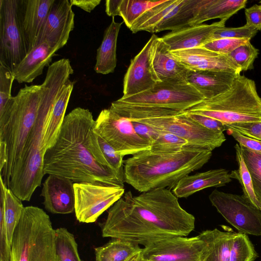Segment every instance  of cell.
<instances>
[{
	"instance_id": "51",
	"label": "cell",
	"mask_w": 261,
	"mask_h": 261,
	"mask_svg": "<svg viewBox=\"0 0 261 261\" xmlns=\"http://www.w3.org/2000/svg\"><path fill=\"white\" fill-rule=\"evenodd\" d=\"M259 5L261 6V1L259 2Z\"/></svg>"
},
{
	"instance_id": "3",
	"label": "cell",
	"mask_w": 261,
	"mask_h": 261,
	"mask_svg": "<svg viewBox=\"0 0 261 261\" xmlns=\"http://www.w3.org/2000/svg\"><path fill=\"white\" fill-rule=\"evenodd\" d=\"M40 89V85H25L0 114V142L5 145L7 154L0 176L8 188L12 169L21 158L36 122Z\"/></svg>"
},
{
	"instance_id": "15",
	"label": "cell",
	"mask_w": 261,
	"mask_h": 261,
	"mask_svg": "<svg viewBox=\"0 0 261 261\" xmlns=\"http://www.w3.org/2000/svg\"><path fill=\"white\" fill-rule=\"evenodd\" d=\"M74 27V13L68 0H55L39 35L38 44L46 42L56 52L67 43Z\"/></svg>"
},
{
	"instance_id": "40",
	"label": "cell",
	"mask_w": 261,
	"mask_h": 261,
	"mask_svg": "<svg viewBox=\"0 0 261 261\" xmlns=\"http://www.w3.org/2000/svg\"><path fill=\"white\" fill-rule=\"evenodd\" d=\"M14 80L12 71L0 64V114L13 99L11 90Z\"/></svg>"
},
{
	"instance_id": "16",
	"label": "cell",
	"mask_w": 261,
	"mask_h": 261,
	"mask_svg": "<svg viewBox=\"0 0 261 261\" xmlns=\"http://www.w3.org/2000/svg\"><path fill=\"white\" fill-rule=\"evenodd\" d=\"M55 0H18L17 18L27 54L38 40Z\"/></svg>"
},
{
	"instance_id": "44",
	"label": "cell",
	"mask_w": 261,
	"mask_h": 261,
	"mask_svg": "<svg viewBox=\"0 0 261 261\" xmlns=\"http://www.w3.org/2000/svg\"><path fill=\"white\" fill-rule=\"evenodd\" d=\"M185 112L191 119L210 130L218 133L226 130L225 125L218 120L201 115Z\"/></svg>"
},
{
	"instance_id": "35",
	"label": "cell",
	"mask_w": 261,
	"mask_h": 261,
	"mask_svg": "<svg viewBox=\"0 0 261 261\" xmlns=\"http://www.w3.org/2000/svg\"><path fill=\"white\" fill-rule=\"evenodd\" d=\"M234 148L239 168L238 170L232 171L230 176L231 179H236L239 181L242 186L243 195L245 197L256 207L261 210V204L257 200L254 191L251 175L241 153L238 144H236Z\"/></svg>"
},
{
	"instance_id": "49",
	"label": "cell",
	"mask_w": 261,
	"mask_h": 261,
	"mask_svg": "<svg viewBox=\"0 0 261 261\" xmlns=\"http://www.w3.org/2000/svg\"><path fill=\"white\" fill-rule=\"evenodd\" d=\"M71 6H75L90 13L101 2L100 0H70Z\"/></svg>"
},
{
	"instance_id": "41",
	"label": "cell",
	"mask_w": 261,
	"mask_h": 261,
	"mask_svg": "<svg viewBox=\"0 0 261 261\" xmlns=\"http://www.w3.org/2000/svg\"><path fill=\"white\" fill-rule=\"evenodd\" d=\"M257 29L245 24L237 28L223 27L214 34L212 41L223 38L248 39L251 40L258 33Z\"/></svg>"
},
{
	"instance_id": "14",
	"label": "cell",
	"mask_w": 261,
	"mask_h": 261,
	"mask_svg": "<svg viewBox=\"0 0 261 261\" xmlns=\"http://www.w3.org/2000/svg\"><path fill=\"white\" fill-rule=\"evenodd\" d=\"M158 37L154 34L130 61L123 79V96L125 98L152 88L160 80L153 65V52Z\"/></svg>"
},
{
	"instance_id": "20",
	"label": "cell",
	"mask_w": 261,
	"mask_h": 261,
	"mask_svg": "<svg viewBox=\"0 0 261 261\" xmlns=\"http://www.w3.org/2000/svg\"><path fill=\"white\" fill-rule=\"evenodd\" d=\"M238 75L224 71L189 70L187 82L194 87L204 99H208L229 89Z\"/></svg>"
},
{
	"instance_id": "31",
	"label": "cell",
	"mask_w": 261,
	"mask_h": 261,
	"mask_svg": "<svg viewBox=\"0 0 261 261\" xmlns=\"http://www.w3.org/2000/svg\"><path fill=\"white\" fill-rule=\"evenodd\" d=\"M0 182V212L3 214L8 239L11 245L14 230L24 207L21 200L5 185L1 176Z\"/></svg>"
},
{
	"instance_id": "32",
	"label": "cell",
	"mask_w": 261,
	"mask_h": 261,
	"mask_svg": "<svg viewBox=\"0 0 261 261\" xmlns=\"http://www.w3.org/2000/svg\"><path fill=\"white\" fill-rule=\"evenodd\" d=\"M142 249L137 243L113 239L104 245L95 248V261H125Z\"/></svg>"
},
{
	"instance_id": "26",
	"label": "cell",
	"mask_w": 261,
	"mask_h": 261,
	"mask_svg": "<svg viewBox=\"0 0 261 261\" xmlns=\"http://www.w3.org/2000/svg\"><path fill=\"white\" fill-rule=\"evenodd\" d=\"M247 0H200L192 25L202 24L214 19L227 21L240 10L245 8Z\"/></svg>"
},
{
	"instance_id": "23",
	"label": "cell",
	"mask_w": 261,
	"mask_h": 261,
	"mask_svg": "<svg viewBox=\"0 0 261 261\" xmlns=\"http://www.w3.org/2000/svg\"><path fill=\"white\" fill-rule=\"evenodd\" d=\"M56 51L46 42L33 48L18 65L12 73L18 83H32L42 74L44 68L50 66Z\"/></svg>"
},
{
	"instance_id": "6",
	"label": "cell",
	"mask_w": 261,
	"mask_h": 261,
	"mask_svg": "<svg viewBox=\"0 0 261 261\" xmlns=\"http://www.w3.org/2000/svg\"><path fill=\"white\" fill-rule=\"evenodd\" d=\"M55 229L49 216L35 206L24 207L11 244V261H57Z\"/></svg>"
},
{
	"instance_id": "10",
	"label": "cell",
	"mask_w": 261,
	"mask_h": 261,
	"mask_svg": "<svg viewBox=\"0 0 261 261\" xmlns=\"http://www.w3.org/2000/svg\"><path fill=\"white\" fill-rule=\"evenodd\" d=\"M75 214L82 223H93L120 199L124 187L100 182H74Z\"/></svg>"
},
{
	"instance_id": "27",
	"label": "cell",
	"mask_w": 261,
	"mask_h": 261,
	"mask_svg": "<svg viewBox=\"0 0 261 261\" xmlns=\"http://www.w3.org/2000/svg\"><path fill=\"white\" fill-rule=\"evenodd\" d=\"M234 234L216 228L200 233L198 237L204 243L202 261H229Z\"/></svg>"
},
{
	"instance_id": "18",
	"label": "cell",
	"mask_w": 261,
	"mask_h": 261,
	"mask_svg": "<svg viewBox=\"0 0 261 261\" xmlns=\"http://www.w3.org/2000/svg\"><path fill=\"white\" fill-rule=\"evenodd\" d=\"M190 70L224 71L240 74L241 69L226 56L203 47L171 51Z\"/></svg>"
},
{
	"instance_id": "43",
	"label": "cell",
	"mask_w": 261,
	"mask_h": 261,
	"mask_svg": "<svg viewBox=\"0 0 261 261\" xmlns=\"http://www.w3.org/2000/svg\"><path fill=\"white\" fill-rule=\"evenodd\" d=\"M226 130L231 129L241 134L261 141V121L225 125Z\"/></svg>"
},
{
	"instance_id": "30",
	"label": "cell",
	"mask_w": 261,
	"mask_h": 261,
	"mask_svg": "<svg viewBox=\"0 0 261 261\" xmlns=\"http://www.w3.org/2000/svg\"><path fill=\"white\" fill-rule=\"evenodd\" d=\"M200 0H180L154 29L153 33L171 31L192 25L196 15Z\"/></svg>"
},
{
	"instance_id": "45",
	"label": "cell",
	"mask_w": 261,
	"mask_h": 261,
	"mask_svg": "<svg viewBox=\"0 0 261 261\" xmlns=\"http://www.w3.org/2000/svg\"><path fill=\"white\" fill-rule=\"evenodd\" d=\"M228 135L231 136L240 145L256 152L261 153V141L244 136L237 131L226 129Z\"/></svg>"
},
{
	"instance_id": "12",
	"label": "cell",
	"mask_w": 261,
	"mask_h": 261,
	"mask_svg": "<svg viewBox=\"0 0 261 261\" xmlns=\"http://www.w3.org/2000/svg\"><path fill=\"white\" fill-rule=\"evenodd\" d=\"M17 6L18 0H0V64L12 72L27 55Z\"/></svg>"
},
{
	"instance_id": "50",
	"label": "cell",
	"mask_w": 261,
	"mask_h": 261,
	"mask_svg": "<svg viewBox=\"0 0 261 261\" xmlns=\"http://www.w3.org/2000/svg\"><path fill=\"white\" fill-rule=\"evenodd\" d=\"M141 251L133 254L125 261H145L142 256Z\"/></svg>"
},
{
	"instance_id": "21",
	"label": "cell",
	"mask_w": 261,
	"mask_h": 261,
	"mask_svg": "<svg viewBox=\"0 0 261 261\" xmlns=\"http://www.w3.org/2000/svg\"><path fill=\"white\" fill-rule=\"evenodd\" d=\"M231 181L227 170H210L183 177L173 188L172 192L177 198H187L204 189L224 186Z\"/></svg>"
},
{
	"instance_id": "8",
	"label": "cell",
	"mask_w": 261,
	"mask_h": 261,
	"mask_svg": "<svg viewBox=\"0 0 261 261\" xmlns=\"http://www.w3.org/2000/svg\"><path fill=\"white\" fill-rule=\"evenodd\" d=\"M94 130L123 156L150 149V144L137 134L133 122L110 108L100 112Z\"/></svg>"
},
{
	"instance_id": "37",
	"label": "cell",
	"mask_w": 261,
	"mask_h": 261,
	"mask_svg": "<svg viewBox=\"0 0 261 261\" xmlns=\"http://www.w3.org/2000/svg\"><path fill=\"white\" fill-rule=\"evenodd\" d=\"M188 146H191L185 139L169 133L160 131L157 138L150 145L149 150L157 153H174Z\"/></svg>"
},
{
	"instance_id": "13",
	"label": "cell",
	"mask_w": 261,
	"mask_h": 261,
	"mask_svg": "<svg viewBox=\"0 0 261 261\" xmlns=\"http://www.w3.org/2000/svg\"><path fill=\"white\" fill-rule=\"evenodd\" d=\"M204 243L198 236H176L152 242L142 249L145 261H202Z\"/></svg>"
},
{
	"instance_id": "4",
	"label": "cell",
	"mask_w": 261,
	"mask_h": 261,
	"mask_svg": "<svg viewBox=\"0 0 261 261\" xmlns=\"http://www.w3.org/2000/svg\"><path fill=\"white\" fill-rule=\"evenodd\" d=\"M57 98L49 93L40 94L36 122L25 144L21 156L12 169L8 188L21 201H30L40 187L44 173L42 142Z\"/></svg>"
},
{
	"instance_id": "48",
	"label": "cell",
	"mask_w": 261,
	"mask_h": 261,
	"mask_svg": "<svg viewBox=\"0 0 261 261\" xmlns=\"http://www.w3.org/2000/svg\"><path fill=\"white\" fill-rule=\"evenodd\" d=\"M246 24L261 30V6L255 4L245 9Z\"/></svg>"
},
{
	"instance_id": "36",
	"label": "cell",
	"mask_w": 261,
	"mask_h": 261,
	"mask_svg": "<svg viewBox=\"0 0 261 261\" xmlns=\"http://www.w3.org/2000/svg\"><path fill=\"white\" fill-rule=\"evenodd\" d=\"M239 148L251 175L256 197L261 204V153L251 151L242 145Z\"/></svg>"
},
{
	"instance_id": "33",
	"label": "cell",
	"mask_w": 261,
	"mask_h": 261,
	"mask_svg": "<svg viewBox=\"0 0 261 261\" xmlns=\"http://www.w3.org/2000/svg\"><path fill=\"white\" fill-rule=\"evenodd\" d=\"M180 2V0H164L144 13L129 30L133 33L142 31L153 33L155 27Z\"/></svg>"
},
{
	"instance_id": "38",
	"label": "cell",
	"mask_w": 261,
	"mask_h": 261,
	"mask_svg": "<svg viewBox=\"0 0 261 261\" xmlns=\"http://www.w3.org/2000/svg\"><path fill=\"white\" fill-rule=\"evenodd\" d=\"M257 256L248 236L243 233H235L229 261H254Z\"/></svg>"
},
{
	"instance_id": "34",
	"label": "cell",
	"mask_w": 261,
	"mask_h": 261,
	"mask_svg": "<svg viewBox=\"0 0 261 261\" xmlns=\"http://www.w3.org/2000/svg\"><path fill=\"white\" fill-rule=\"evenodd\" d=\"M55 243L57 261H83L73 234L63 227L55 229Z\"/></svg>"
},
{
	"instance_id": "29",
	"label": "cell",
	"mask_w": 261,
	"mask_h": 261,
	"mask_svg": "<svg viewBox=\"0 0 261 261\" xmlns=\"http://www.w3.org/2000/svg\"><path fill=\"white\" fill-rule=\"evenodd\" d=\"M164 0H107L106 12L109 16H119L130 29L133 23L151 8L161 4Z\"/></svg>"
},
{
	"instance_id": "5",
	"label": "cell",
	"mask_w": 261,
	"mask_h": 261,
	"mask_svg": "<svg viewBox=\"0 0 261 261\" xmlns=\"http://www.w3.org/2000/svg\"><path fill=\"white\" fill-rule=\"evenodd\" d=\"M187 112L207 116L225 125L261 121V97L254 81L239 74L223 93L202 101Z\"/></svg>"
},
{
	"instance_id": "25",
	"label": "cell",
	"mask_w": 261,
	"mask_h": 261,
	"mask_svg": "<svg viewBox=\"0 0 261 261\" xmlns=\"http://www.w3.org/2000/svg\"><path fill=\"white\" fill-rule=\"evenodd\" d=\"M74 83L69 80L63 86L44 128L42 146L44 152L55 143L65 117Z\"/></svg>"
},
{
	"instance_id": "24",
	"label": "cell",
	"mask_w": 261,
	"mask_h": 261,
	"mask_svg": "<svg viewBox=\"0 0 261 261\" xmlns=\"http://www.w3.org/2000/svg\"><path fill=\"white\" fill-rule=\"evenodd\" d=\"M123 22H117L114 17L104 32L103 39L97 49L94 69L97 73L108 74L114 72L117 65V38Z\"/></svg>"
},
{
	"instance_id": "19",
	"label": "cell",
	"mask_w": 261,
	"mask_h": 261,
	"mask_svg": "<svg viewBox=\"0 0 261 261\" xmlns=\"http://www.w3.org/2000/svg\"><path fill=\"white\" fill-rule=\"evenodd\" d=\"M226 21L191 25L171 31L161 38L171 51L200 47L212 41L215 32L225 27Z\"/></svg>"
},
{
	"instance_id": "2",
	"label": "cell",
	"mask_w": 261,
	"mask_h": 261,
	"mask_svg": "<svg viewBox=\"0 0 261 261\" xmlns=\"http://www.w3.org/2000/svg\"><path fill=\"white\" fill-rule=\"evenodd\" d=\"M212 155V151L192 146L174 153L144 151L125 161L124 182L141 193L172 189L181 178L203 167Z\"/></svg>"
},
{
	"instance_id": "11",
	"label": "cell",
	"mask_w": 261,
	"mask_h": 261,
	"mask_svg": "<svg viewBox=\"0 0 261 261\" xmlns=\"http://www.w3.org/2000/svg\"><path fill=\"white\" fill-rule=\"evenodd\" d=\"M208 198L218 212L240 233L261 236V210L243 195L215 190Z\"/></svg>"
},
{
	"instance_id": "7",
	"label": "cell",
	"mask_w": 261,
	"mask_h": 261,
	"mask_svg": "<svg viewBox=\"0 0 261 261\" xmlns=\"http://www.w3.org/2000/svg\"><path fill=\"white\" fill-rule=\"evenodd\" d=\"M137 121L159 131L174 134L187 140L190 146L213 151L225 141L223 133L210 130L188 117L185 111L166 108L138 106L134 113Z\"/></svg>"
},
{
	"instance_id": "39",
	"label": "cell",
	"mask_w": 261,
	"mask_h": 261,
	"mask_svg": "<svg viewBox=\"0 0 261 261\" xmlns=\"http://www.w3.org/2000/svg\"><path fill=\"white\" fill-rule=\"evenodd\" d=\"M258 54L259 50L248 41L226 56L237 65L241 71H245L253 69L254 61Z\"/></svg>"
},
{
	"instance_id": "42",
	"label": "cell",
	"mask_w": 261,
	"mask_h": 261,
	"mask_svg": "<svg viewBox=\"0 0 261 261\" xmlns=\"http://www.w3.org/2000/svg\"><path fill=\"white\" fill-rule=\"evenodd\" d=\"M248 41H250V40L248 39L223 38L210 42L202 47L220 55L226 56L239 46Z\"/></svg>"
},
{
	"instance_id": "1",
	"label": "cell",
	"mask_w": 261,
	"mask_h": 261,
	"mask_svg": "<svg viewBox=\"0 0 261 261\" xmlns=\"http://www.w3.org/2000/svg\"><path fill=\"white\" fill-rule=\"evenodd\" d=\"M92 113L77 107L67 114L55 144L44 156V174L62 176L74 182H100L124 187V178L99 164L87 146L95 125Z\"/></svg>"
},
{
	"instance_id": "46",
	"label": "cell",
	"mask_w": 261,
	"mask_h": 261,
	"mask_svg": "<svg viewBox=\"0 0 261 261\" xmlns=\"http://www.w3.org/2000/svg\"><path fill=\"white\" fill-rule=\"evenodd\" d=\"M0 261H11V245L8 241L3 214L0 212Z\"/></svg>"
},
{
	"instance_id": "28",
	"label": "cell",
	"mask_w": 261,
	"mask_h": 261,
	"mask_svg": "<svg viewBox=\"0 0 261 261\" xmlns=\"http://www.w3.org/2000/svg\"><path fill=\"white\" fill-rule=\"evenodd\" d=\"M94 126L90 129L88 135L89 150L99 164L124 178L123 156L118 154L112 146L94 132Z\"/></svg>"
},
{
	"instance_id": "22",
	"label": "cell",
	"mask_w": 261,
	"mask_h": 261,
	"mask_svg": "<svg viewBox=\"0 0 261 261\" xmlns=\"http://www.w3.org/2000/svg\"><path fill=\"white\" fill-rule=\"evenodd\" d=\"M153 65L161 82L187 81L190 70L174 56L161 37L158 38L154 46Z\"/></svg>"
},
{
	"instance_id": "47",
	"label": "cell",
	"mask_w": 261,
	"mask_h": 261,
	"mask_svg": "<svg viewBox=\"0 0 261 261\" xmlns=\"http://www.w3.org/2000/svg\"><path fill=\"white\" fill-rule=\"evenodd\" d=\"M132 122L137 134L150 145L155 140L160 133V131L145 124L137 121Z\"/></svg>"
},
{
	"instance_id": "9",
	"label": "cell",
	"mask_w": 261,
	"mask_h": 261,
	"mask_svg": "<svg viewBox=\"0 0 261 261\" xmlns=\"http://www.w3.org/2000/svg\"><path fill=\"white\" fill-rule=\"evenodd\" d=\"M204 99L201 94L187 81H165L152 88L119 100L131 104L187 111Z\"/></svg>"
},
{
	"instance_id": "17",
	"label": "cell",
	"mask_w": 261,
	"mask_h": 261,
	"mask_svg": "<svg viewBox=\"0 0 261 261\" xmlns=\"http://www.w3.org/2000/svg\"><path fill=\"white\" fill-rule=\"evenodd\" d=\"M40 195L45 209L52 214H68L75 211L74 182L67 177L49 174Z\"/></svg>"
}]
</instances>
